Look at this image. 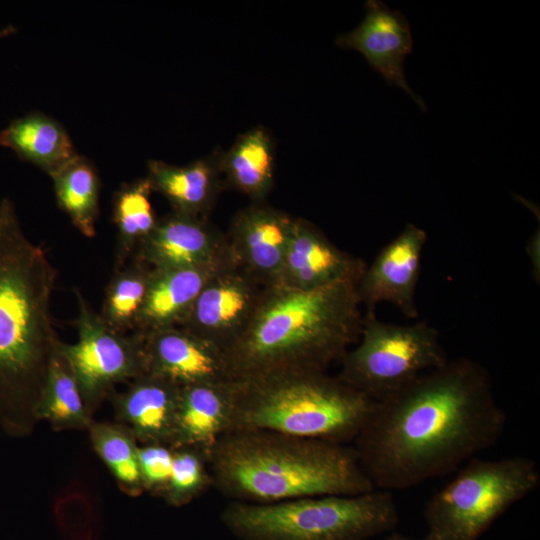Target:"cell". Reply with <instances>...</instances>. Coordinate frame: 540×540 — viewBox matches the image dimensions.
I'll return each mask as SVG.
<instances>
[{
  "label": "cell",
  "instance_id": "6da1fadb",
  "mask_svg": "<svg viewBox=\"0 0 540 540\" xmlns=\"http://www.w3.org/2000/svg\"><path fill=\"white\" fill-rule=\"evenodd\" d=\"M506 424L489 372L459 357L375 402L353 447L374 488L399 491L458 470Z\"/></svg>",
  "mask_w": 540,
  "mask_h": 540
},
{
  "label": "cell",
  "instance_id": "7a4b0ae2",
  "mask_svg": "<svg viewBox=\"0 0 540 540\" xmlns=\"http://www.w3.org/2000/svg\"><path fill=\"white\" fill-rule=\"evenodd\" d=\"M0 426L22 435L35 419L58 338L51 312L57 271L24 233L9 198L0 201Z\"/></svg>",
  "mask_w": 540,
  "mask_h": 540
},
{
  "label": "cell",
  "instance_id": "3957f363",
  "mask_svg": "<svg viewBox=\"0 0 540 540\" xmlns=\"http://www.w3.org/2000/svg\"><path fill=\"white\" fill-rule=\"evenodd\" d=\"M354 282L314 290L265 287L248 327L226 351L232 380L326 371L358 341L363 315Z\"/></svg>",
  "mask_w": 540,
  "mask_h": 540
},
{
  "label": "cell",
  "instance_id": "277c9868",
  "mask_svg": "<svg viewBox=\"0 0 540 540\" xmlns=\"http://www.w3.org/2000/svg\"><path fill=\"white\" fill-rule=\"evenodd\" d=\"M208 462L211 485L232 501L262 504L375 489L353 446L275 432L227 433Z\"/></svg>",
  "mask_w": 540,
  "mask_h": 540
},
{
  "label": "cell",
  "instance_id": "5b68a950",
  "mask_svg": "<svg viewBox=\"0 0 540 540\" xmlns=\"http://www.w3.org/2000/svg\"><path fill=\"white\" fill-rule=\"evenodd\" d=\"M234 382L230 432L268 431L347 444L375 402L325 371H288Z\"/></svg>",
  "mask_w": 540,
  "mask_h": 540
},
{
  "label": "cell",
  "instance_id": "8992f818",
  "mask_svg": "<svg viewBox=\"0 0 540 540\" xmlns=\"http://www.w3.org/2000/svg\"><path fill=\"white\" fill-rule=\"evenodd\" d=\"M239 540H367L399 521L392 492L327 495L273 503L231 501L220 514Z\"/></svg>",
  "mask_w": 540,
  "mask_h": 540
},
{
  "label": "cell",
  "instance_id": "52a82bcc",
  "mask_svg": "<svg viewBox=\"0 0 540 540\" xmlns=\"http://www.w3.org/2000/svg\"><path fill=\"white\" fill-rule=\"evenodd\" d=\"M539 485L540 470L528 456L474 457L428 500L424 510L427 532L421 540H478Z\"/></svg>",
  "mask_w": 540,
  "mask_h": 540
},
{
  "label": "cell",
  "instance_id": "ba28073f",
  "mask_svg": "<svg viewBox=\"0 0 540 540\" xmlns=\"http://www.w3.org/2000/svg\"><path fill=\"white\" fill-rule=\"evenodd\" d=\"M358 340L340 357L337 376L374 402L449 360L438 330L424 321L399 325L365 314Z\"/></svg>",
  "mask_w": 540,
  "mask_h": 540
},
{
  "label": "cell",
  "instance_id": "9c48e42d",
  "mask_svg": "<svg viewBox=\"0 0 540 540\" xmlns=\"http://www.w3.org/2000/svg\"><path fill=\"white\" fill-rule=\"evenodd\" d=\"M78 314V339L74 344L61 341L60 350L68 361L89 410L114 392L122 382H131L147 373L142 337L109 327L99 313L74 289Z\"/></svg>",
  "mask_w": 540,
  "mask_h": 540
},
{
  "label": "cell",
  "instance_id": "30bf717a",
  "mask_svg": "<svg viewBox=\"0 0 540 540\" xmlns=\"http://www.w3.org/2000/svg\"><path fill=\"white\" fill-rule=\"evenodd\" d=\"M264 286L236 266L217 271L180 326L226 351L248 327Z\"/></svg>",
  "mask_w": 540,
  "mask_h": 540
},
{
  "label": "cell",
  "instance_id": "8fae6325",
  "mask_svg": "<svg viewBox=\"0 0 540 540\" xmlns=\"http://www.w3.org/2000/svg\"><path fill=\"white\" fill-rule=\"evenodd\" d=\"M426 241V231L408 223L366 266L356 286L365 314H376L377 305L388 302L406 317H418L415 295Z\"/></svg>",
  "mask_w": 540,
  "mask_h": 540
},
{
  "label": "cell",
  "instance_id": "7c38bea8",
  "mask_svg": "<svg viewBox=\"0 0 540 540\" xmlns=\"http://www.w3.org/2000/svg\"><path fill=\"white\" fill-rule=\"evenodd\" d=\"M295 217L252 202L233 217L225 234L231 259L264 287L277 283Z\"/></svg>",
  "mask_w": 540,
  "mask_h": 540
},
{
  "label": "cell",
  "instance_id": "4fadbf2b",
  "mask_svg": "<svg viewBox=\"0 0 540 540\" xmlns=\"http://www.w3.org/2000/svg\"><path fill=\"white\" fill-rule=\"evenodd\" d=\"M140 335L147 373L179 387L233 381L225 351L182 327Z\"/></svg>",
  "mask_w": 540,
  "mask_h": 540
},
{
  "label": "cell",
  "instance_id": "5bb4252c",
  "mask_svg": "<svg viewBox=\"0 0 540 540\" xmlns=\"http://www.w3.org/2000/svg\"><path fill=\"white\" fill-rule=\"evenodd\" d=\"M132 260L152 269L233 263L225 234L206 218L173 211L158 219Z\"/></svg>",
  "mask_w": 540,
  "mask_h": 540
},
{
  "label": "cell",
  "instance_id": "9a60e30c",
  "mask_svg": "<svg viewBox=\"0 0 540 540\" xmlns=\"http://www.w3.org/2000/svg\"><path fill=\"white\" fill-rule=\"evenodd\" d=\"M365 10L361 23L351 32L340 35L336 44L360 52L387 85L402 88L421 110L426 111L425 101L411 89L404 72V61L413 47L406 17L378 0L367 1Z\"/></svg>",
  "mask_w": 540,
  "mask_h": 540
},
{
  "label": "cell",
  "instance_id": "2e32d148",
  "mask_svg": "<svg viewBox=\"0 0 540 540\" xmlns=\"http://www.w3.org/2000/svg\"><path fill=\"white\" fill-rule=\"evenodd\" d=\"M366 266L363 259L339 249L315 225L295 218L276 284L298 290L339 282L357 284Z\"/></svg>",
  "mask_w": 540,
  "mask_h": 540
},
{
  "label": "cell",
  "instance_id": "e0dca14e",
  "mask_svg": "<svg viewBox=\"0 0 540 540\" xmlns=\"http://www.w3.org/2000/svg\"><path fill=\"white\" fill-rule=\"evenodd\" d=\"M233 408V381L181 387L170 447L195 449L209 457L230 431Z\"/></svg>",
  "mask_w": 540,
  "mask_h": 540
},
{
  "label": "cell",
  "instance_id": "ac0fdd59",
  "mask_svg": "<svg viewBox=\"0 0 540 540\" xmlns=\"http://www.w3.org/2000/svg\"><path fill=\"white\" fill-rule=\"evenodd\" d=\"M181 387L145 373L121 393L110 396L117 418L142 444L170 446Z\"/></svg>",
  "mask_w": 540,
  "mask_h": 540
},
{
  "label": "cell",
  "instance_id": "d6986e66",
  "mask_svg": "<svg viewBox=\"0 0 540 540\" xmlns=\"http://www.w3.org/2000/svg\"><path fill=\"white\" fill-rule=\"evenodd\" d=\"M235 266L217 263L195 267L152 269L145 302L133 332L180 327L208 280L220 269Z\"/></svg>",
  "mask_w": 540,
  "mask_h": 540
},
{
  "label": "cell",
  "instance_id": "ffe728a7",
  "mask_svg": "<svg viewBox=\"0 0 540 540\" xmlns=\"http://www.w3.org/2000/svg\"><path fill=\"white\" fill-rule=\"evenodd\" d=\"M219 159L208 156L184 166L150 160L146 178L173 212L206 218L222 188Z\"/></svg>",
  "mask_w": 540,
  "mask_h": 540
},
{
  "label": "cell",
  "instance_id": "44dd1931",
  "mask_svg": "<svg viewBox=\"0 0 540 540\" xmlns=\"http://www.w3.org/2000/svg\"><path fill=\"white\" fill-rule=\"evenodd\" d=\"M0 146L9 148L50 176L78 155L64 127L40 112L11 120L0 131Z\"/></svg>",
  "mask_w": 540,
  "mask_h": 540
},
{
  "label": "cell",
  "instance_id": "7402d4cb",
  "mask_svg": "<svg viewBox=\"0 0 540 540\" xmlns=\"http://www.w3.org/2000/svg\"><path fill=\"white\" fill-rule=\"evenodd\" d=\"M219 168L228 186L252 202H264L274 182V145L269 133L255 127L240 135L220 155Z\"/></svg>",
  "mask_w": 540,
  "mask_h": 540
},
{
  "label": "cell",
  "instance_id": "603a6c76",
  "mask_svg": "<svg viewBox=\"0 0 540 540\" xmlns=\"http://www.w3.org/2000/svg\"><path fill=\"white\" fill-rule=\"evenodd\" d=\"M60 343L49 362L45 383L35 408V420H46L57 429L88 430L93 422L92 412L60 350Z\"/></svg>",
  "mask_w": 540,
  "mask_h": 540
},
{
  "label": "cell",
  "instance_id": "cb8c5ba5",
  "mask_svg": "<svg viewBox=\"0 0 540 540\" xmlns=\"http://www.w3.org/2000/svg\"><path fill=\"white\" fill-rule=\"evenodd\" d=\"M151 192L150 182L145 177L122 184L113 195L114 270L126 266L134 258L158 221L150 201Z\"/></svg>",
  "mask_w": 540,
  "mask_h": 540
},
{
  "label": "cell",
  "instance_id": "d4e9b609",
  "mask_svg": "<svg viewBox=\"0 0 540 540\" xmlns=\"http://www.w3.org/2000/svg\"><path fill=\"white\" fill-rule=\"evenodd\" d=\"M59 208L85 237L96 235L101 182L94 166L77 155L50 176Z\"/></svg>",
  "mask_w": 540,
  "mask_h": 540
},
{
  "label": "cell",
  "instance_id": "484cf974",
  "mask_svg": "<svg viewBox=\"0 0 540 540\" xmlns=\"http://www.w3.org/2000/svg\"><path fill=\"white\" fill-rule=\"evenodd\" d=\"M152 268L138 261L113 271L99 312L103 321L121 333L135 330L145 302Z\"/></svg>",
  "mask_w": 540,
  "mask_h": 540
},
{
  "label": "cell",
  "instance_id": "4316f807",
  "mask_svg": "<svg viewBox=\"0 0 540 540\" xmlns=\"http://www.w3.org/2000/svg\"><path fill=\"white\" fill-rule=\"evenodd\" d=\"M93 449L114 476L118 485L131 496L140 495L142 485L138 441L122 423L92 422L87 430Z\"/></svg>",
  "mask_w": 540,
  "mask_h": 540
},
{
  "label": "cell",
  "instance_id": "83f0119b",
  "mask_svg": "<svg viewBox=\"0 0 540 540\" xmlns=\"http://www.w3.org/2000/svg\"><path fill=\"white\" fill-rule=\"evenodd\" d=\"M208 457L191 448H173L171 474L162 498L171 506L189 504L211 485Z\"/></svg>",
  "mask_w": 540,
  "mask_h": 540
},
{
  "label": "cell",
  "instance_id": "f1b7e54d",
  "mask_svg": "<svg viewBox=\"0 0 540 540\" xmlns=\"http://www.w3.org/2000/svg\"><path fill=\"white\" fill-rule=\"evenodd\" d=\"M55 517L64 540H98L100 517L91 497L59 498L55 507Z\"/></svg>",
  "mask_w": 540,
  "mask_h": 540
},
{
  "label": "cell",
  "instance_id": "f546056e",
  "mask_svg": "<svg viewBox=\"0 0 540 540\" xmlns=\"http://www.w3.org/2000/svg\"><path fill=\"white\" fill-rule=\"evenodd\" d=\"M138 456L144 491L162 497L171 474L173 448L165 444H142Z\"/></svg>",
  "mask_w": 540,
  "mask_h": 540
},
{
  "label": "cell",
  "instance_id": "4dcf8cb0",
  "mask_svg": "<svg viewBox=\"0 0 540 540\" xmlns=\"http://www.w3.org/2000/svg\"><path fill=\"white\" fill-rule=\"evenodd\" d=\"M526 254L530 260L531 272L537 284H540V229L539 227L526 244Z\"/></svg>",
  "mask_w": 540,
  "mask_h": 540
},
{
  "label": "cell",
  "instance_id": "1f68e13d",
  "mask_svg": "<svg viewBox=\"0 0 540 540\" xmlns=\"http://www.w3.org/2000/svg\"><path fill=\"white\" fill-rule=\"evenodd\" d=\"M16 32L17 28L12 24H8L0 29V39L8 37Z\"/></svg>",
  "mask_w": 540,
  "mask_h": 540
},
{
  "label": "cell",
  "instance_id": "d6a6232c",
  "mask_svg": "<svg viewBox=\"0 0 540 540\" xmlns=\"http://www.w3.org/2000/svg\"><path fill=\"white\" fill-rule=\"evenodd\" d=\"M384 540H421V539H413L399 533H393V534H390L388 537H386Z\"/></svg>",
  "mask_w": 540,
  "mask_h": 540
},
{
  "label": "cell",
  "instance_id": "836d02e7",
  "mask_svg": "<svg viewBox=\"0 0 540 540\" xmlns=\"http://www.w3.org/2000/svg\"><path fill=\"white\" fill-rule=\"evenodd\" d=\"M0 225H1V219H0Z\"/></svg>",
  "mask_w": 540,
  "mask_h": 540
}]
</instances>
